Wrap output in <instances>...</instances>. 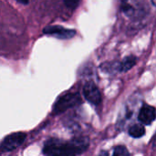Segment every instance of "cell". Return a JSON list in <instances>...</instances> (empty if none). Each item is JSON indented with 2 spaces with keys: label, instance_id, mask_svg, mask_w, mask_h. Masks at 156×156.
Masks as SVG:
<instances>
[{
  "label": "cell",
  "instance_id": "cell-4",
  "mask_svg": "<svg viewBox=\"0 0 156 156\" xmlns=\"http://www.w3.org/2000/svg\"><path fill=\"white\" fill-rule=\"evenodd\" d=\"M43 33L46 35L54 36L59 39L72 38L76 35V31L73 29H68L61 26H48L43 29Z\"/></svg>",
  "mask_w": 156,
  "mask_h": 156
},
{
  "label": "cell",
  "instance_id": "cell-1",
  "mask_svg": "<svg viewBox=\"0 0 156 156\" xmlns=\"http://www.w3.org/2000/svg\"><path fill=\"white\" fill-rule=\"evenodd\" d=\"M90 141L87 137L74 138L70 141L49 139L44 144L45 156H78L89 148Z\"/></svg>",
  "mask_w": 156,
  "mask_h": 156
},
{
  "label": "cell",
  "instance_id": "cell-2",
  "mask_svg": "<svg viewBox=\"0 0 156 156\" xmlns=\"http://www.w3.org/2000/svg\"><path fill=\"white\" fill-rule=\"evenodd\" d=\"M82 100L79 93H67L61 96L53 106V114H60L67 110L76 107L81 103Z\"/></svg>",
  "mask_w": 156,
  "mask_h": 156
},
{
  "label": "cell",
  "instance_id": "cell-9",
  "mask_svg": "<svg viewBox=\"0 0 156 156\" xmlns=\"http://www.w3.org/2000/svg\"><path fill=\"white\" fill-rule=\"evenodd\" d=\"M112 156H129V151L123 145H118L113 150Z\"/></svg>",
  "mask_w": 156,
  "mask_h": 156
},
{
  "label": "cell",
  "instance_id": "cell-12",
  "mask_svg": "<svg viewBox=\"0 0 156 156\" xmlns=\"http://www.w3.org/2000/svg\"><path fill=\"white\" fill-rule=\"evenodd\" d=\"M99 156H108V152H106V151H101V154H99Z\"/></svg>",
  "mask_w": 156,
  "mask_h": 156
},
{
  "label": "cell",
  "instance_id": "cell-11",
  "mask_svg": "<svg viewBox=\"0 0 156 156\" xmlns=\"http://www.w3.org/2000/svg\"><path fill=\"white\" fill-rule=\"evenodd\" d=\"M64 4L68 6V7H69V8H76L77 6H78V5L80 4V2L79 1H73V0H69V1H64Z\"/></svg>",
  "mask_w": 156,
  "mask_h": 156
},
{
  "label": "cell",
  "instance_id": "cell-5",
  "mask_svg": "<svg viewBox=\"0 0 156 156\" xmlns=\"http://www.w3.org/2000/svg\"><path fill=\"white\" fill-rule=\"evenodd\" d=\"M83 95L84 98L90 103L94 105H98L101 101V92L96 86V84L92 81L87 82L83 87Z\"/></svg>",
  "mask_w": 156,
  "mask_h": 156
},
{
  "label": "cell",
  "instance_id": "cell-6",
  "mask_svg": "<svg viewBox=\"0 0 156 156\" xmlns=\"http://www.w3.org/2000/svg\"><path fill=\"white\" fill-rule=\"evenodd\" d=\"M138 120L140 121L141 124L143 125H150L155 120V109L150 105H144L141 108Z\"/></svg>",
  "mask_w": 156,
  "mask_h": 156
},
{
  "label": "cell",
  "instance_id": "cell-10",
  "mask_svg": "<svg viewBox=\"0 0 156 156\" xmlns=\"http://www.w3.org/2000/svg\"><path fill=\"white\" fill-rule=\"evenodd\" d=\"M122 11H123L127 16H132V15L133 14V12H134L133 7L131 5H129L128 3H126V2H122Z\"/></svg>",
  "mask_w": 156,
  "mask_h": 156
},
{
  "label": "cell",
  "instance_id": "cell-8",
  "mask_svg": "<svg viewBox=\"0 0 156 156\" xmlns=\"http://www.w3.org/2000/svg\"><path fill=\"white\" fill-rule=\"evenodd\" d=\"M145 134V129L143 124H133L129 128V135L133 138H141Z\"/></svg>",
  "mask_w": 156,
  "mask_h": 156
},
{
  "label": "cell",
  "instance_id": "cell-3",
  "mask_svg": "<svg viewBox=\"0 0 156 156\" xmlns=\"http://www.w3.org/2000/svg\"><path fill=\"white\" fill-rule=\"evenodd\" d=\"M26 133H15L6 136L0 144V153L11 152L18 148L26 140Z\"/></svg>",
  "mask_w": 156,
  "mask_h": 156
},
{
  "label": "cell",
  "instance_id": "cell-7",
  "mask_svg": "<svg viewBox=\"0 0 156 156\" xmlns=\"http://www.w3.org/2000/svg\"><path fill=\"white\" fill-rule=\"evenodd\" d=\"M136 64V58L134 56H128L120 62V72H126L130 70Z\"/></svg>",
  "mask_w": 156,
  "mask_h": 156
},
{
  "label": "cell",
  "instance_id": "cell-13",
  "mask_svg": "<svg viewBox=\"0 0 156 156\" xmlns=\"http://www.w3.org/2000/svg\"><path fill=\"white\" fill-rule=\"evenodd\" d=\"M17 3H18V4H22V5H27L29 2H28V1H21V0H17Z\"/></svg>",
  "mask_w": 156,
  "mask_h": 156
}]
</instances>
